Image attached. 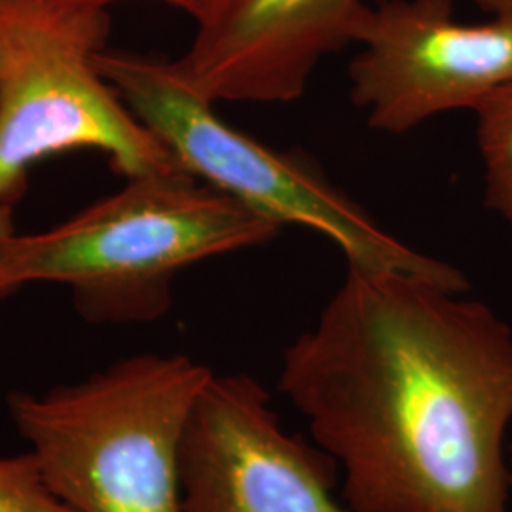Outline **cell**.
I'll return each mask as SVG.
<instances>
[{
    "label": "cell",
    "instance_id": "13",
    "mask_svg": "<svg viewBox=\"0 0 512 512\" xmlns=\"http://www.w3.org/2000/svg\"><path fill=\"white\" fill-rule=\"evenodd\" d=\"M14 232V222H12V211L8 205L0 203V243L10 238Z\"/></svg>",
    "mask_w": 512,
    "mask_h": 512
},
{
    "label": "cell",
    "instance_id": "2",
    "mask_svg": "<svg viewBox=\"0 0 512 512\" xmlns=\"http://www.w3.org/2000/svg\"><path fill=\"white\" fill-rule=\"evenodd\" d=\"M283 228L184 169L135 177L55 228L2 241L0 296L59 283L88 321H154L184 268L262 247Z\"/></svg>",
    "mask_w": 512,
    "mask_h": 512
},
{
    "label": "cell",
    "instance_id": "3",
    "mask_svg": "<svg viewBox=\"0 0 512 512\" xmlns=\"http://www.w3.org/2000/svg\"><path fill=\"white\" fill-rule=\"evenodd\" d=\"M211 374L183 353H145L74 384L12 391L6 406L71 511L184 512L181 439Z\"/></svg>",
    "mask_w": 512,
    "mask_h": 512
},
{
    "label": "cell",
    "instance_id": "8",
    "mask_svg": "<svg viewBox=\"0 0 512 512\" xmlns=\"http://www.w3.org/2000/svg\"><path fill=\"white\" fill-rule=\"evenodd\" d=\"M363 0H219L175 59L207 101L291 103L325 55L355 40Z\"/></svg>",
    "mask_w": 512,
    "mask_h": 512
},
{
    "label": "cell",
    "instance_id": "4",
    "mask_svg": "<svg viewBox=\"0 0 512 512\" xmlns=\"http://www.w3.org/2000/svg\"><path fill=\"white\" fill-rule=\"evenodd\" d=\"M93 61L192 177L281 226L296 224L329 238L349 268L420 275L469 293L461 270L389 234L306 158L275 150L226 124L215 103L194 92L173 61L109 50L97 52Z\"/></svg>",
    "mask_w": 512,
    "mask_h": 512
},
{
    "label": "cell",
    "instance_id": "6",
    "mask_svg": "<svg viewBox=\"0 0 512 512\" xmlns=\"http://www.w3.org/2000/svg\"><path fill=\"white\" fill-rule=\"evenodd\" d=\"M353 42L363 48L349 65L351 101L385 133L471 110L512 82V16L463 23L452 0H378Z\"/></svg>",
    "mask_w": 512,
    "mask_h": 512
},
{
    "label": "cell",
    "instance_id": "9",
    "mask_svg": "<svg viewBox=\"0 0 512 512\" xmlns=\"http://www.w3.org/2000/svg\"><path fill=\"white\" fill-rule=\"evenodd\" d=\"M471 110L484 167V205L512 230V82L484 95Z\"/></svg>",
    "mask_w": 512,
    "mask_h": 512
},
{
    "label": "cell",
    "instance_id": "7",
    "mask_svg": "<svg viewBox=\"0 0 512 512\" xmlns=\"http://www.w3.org/2000/svg\"><path fill=\"white\" fill-rule=\"evenodd\" d=\"M338 461L281 427L249 374H211L184 425V512H353L334 499Z\"/></svg>",
    "mask_w": 512,
    "mask_h": 512
},
{
    "label": "cell",
    "instance_id": "14",
    "mask_svg": "<svg viewBox=\"0 0 512 512\" xmlns=\"http://www.w3.org/2000/svg\"><path fill=\"white\" fill-rule=\"evenodd\" d=\"M2 67H4V44H2V35H0V76H2Z\"/></svg>",
    "mask_w": 512,
    "mask_h": 512
},
{
    "label": "cell",
    "instance_id": "11",
    "mask_svg": "<svg viewBox=\"0 0 512 512\" xmlns=\"http://www.w3.org/2000/svg\"><path fill=\"white\" fill-rule=\"evenodd\" d=\"M57 4H67V6H90V8H107L110 2L114 0H54ZM171 6L183 10L190 14L198 23L209 16V12L217 6L219 0H164Z\"/></svg>",
    "mask_w": 512,
    "mask_h": 512
},
{
    "label": "cell",
    "instance_id": "12",
    "mask_svg": "<svg viewBox=\"0 0 512 512\" xmlns=\"http://www.w3.org/2000/svg\"><path fill=\"white\" fill-rule=\"evenodd\" d=\"M476 6L490 16H512V0H475Z\"/></svg>",
    "mask_w": 512,
    "mask_h": 512
},
{
    "label": "cell",
    "instance_id": "1",
    "mask_svg": "<svg viewBox=\"0 0 512 512\" xmlns=\"http://www.w3.org/2000/svg\"><path fill=\"white\" fill-rule=\"evenodd\" d=\"M403 272L349 268L289 346L279 391L344 473L353 512H509L512 329Z\"/></svg>",
    "mask_w": 512,
    "mask_h": 512
},
{
    "label": "cell",
    "instance_id": "5",
    "mask_svg": "<svg viewBox=\"0 0 512 512\" xmlns=\"http://www.w3.org/2000/svg\"><path fill=\"white\" fill-rule=\"evenodd\" d=\"M109 29L107 8L0 0V203L67 150H99L126 179L183 169L97 71Z\"/></svg>",
    "mask_w": 512,
    "mask_h": 512
},
{
    "label": "cell",
    "instance_id": "10",
    "mask_svg": "<svg viewBox=\"0 0 512 512\" xmlns=\"http://www.w3.org/2000/svg\"><path fill=\"white\" fill-rule=\"evenodd\" d=\"M0 512H73L46 484L29 450L0 458Z\"/></svg>",
    "mask_w": 512,
    "mask_h": 512
}]
</instances>
